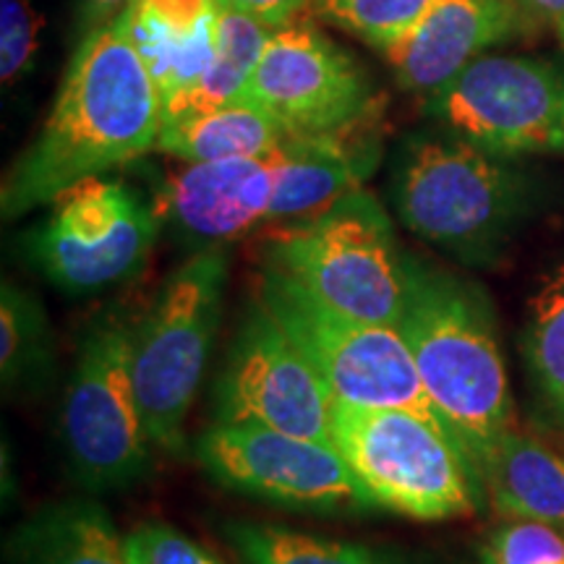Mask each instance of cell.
I'll list each match as a JSON object with an SVG mask.
<instances>
[{
  "label": "cell",
  "mask_w": 564,
  "mask_h": 564,
  "mask_svg": "<svg viewBox=\"0 0 564 564\" xmlns=\"http://www.w3.org/2000/svg\"><path fill=\"white\" fill-rule=\"evenodd\" d=\"M162 100L123 19L91 26L68 63L45 129L3 183V215L13 220L51 204L84 178L158 147Z\"/></svg>",
  "instance_id": "cell-1"
},
{
  "label": "cell",
  "mask_w": 564,
  "mask_h": 564,
  "mask_svg": "<svg viewBox=\"0 0 564 564\" xmlns=\"http://www.w3.org/2000/svg\"><path fill=\"white\" fill-rule=\"evenodd\" d=\"M398 333L413 352L423 390L444 426L478 468L512 419L505 358L484 295L408 257Z\"/></svg>",
  "instance_id": "cell-2"
},
{
  "label": "cell",
  "mask_w": 564,
  "mask_h": 564,
  "mask_svg": "<svg viewBox=\"0 0 564 564\" xmlns=\"http://www.w3.org/2000/svg\"><path fill=\"white\" fill-rule=\"evenodd\" d=\"M392 202L423 241L484 264L523 215L525 186L497 154L455 133H413L394 162Z\"/></svg>",
  "instance_id": "cell-3"
},
{
  "label": "cell",
  "mask_w": 564,
  "mask_h": 564,
  "mask_svg": "<svg viewBox=\"0 0 564 564\" xmlns=\"http://www.w3.org/2000/svg\"><path fill=\"white\" fill-rule=\"evenodd\" d=\"M267 264L352 319L398 327L403 316L408 257L384 207L364 188L274 232Z\"/></svg>",
  "instance_id": "cell-4"
},
{
  "label": "cell",
  "mask_w": 564,
  "mask_h": 564,
  "mask_svg": "<svg viewBox=\"0 0 564 564\" xmlns=\"http://www.w3.org/2000/svg\"><path fill=\"white\" fill-rule=\"evenodd\" d=\"M333 442L371 507L415 520L476 510L478 474L440 421L400 408H333Z\"/></svg>",
  "instance_id": "cell-5"
},
{
  "label": "cell",
  "mask_w": 564,
  "mask_h": 564,
  "mask_svg": "<svg viewBox=\"0 0 564 564\" xmlns=\"http://www.w3.org/2000/svg\"><path fill=\"white\" fill-rule=\"evenodd\" d=\"M228 257L204 249L183 262L131 329V371L154 447L181 453L186 415L220 327Z\"/></svg>",
  "instance_id": "cell-6"
},
{
  "label": "cell",
  "mask_w": 564,
  "mask_h": 564,
  "mask_svg": "<svg viewBox=\"0 0 564 564\" xmlns=\"http://www.w3.org/2000/svg\"><path fill=\"white\" fill-rule=\"evenodd\" d=\"M259 301L299 345L335 403L400 408L444 426L398 327L340 314L270 264L259 274Z\"/></svg>",
  "instance_id": "cell-7"
},
{
  "label": "cell",
  "mask_w": 564,
  "mask_h": 564,
  "mask_svg": "<svg viewBox=\"0 0 564 564\" xmlns=\"http://www.w3.org/2000/svg\"><path fill=\"white\" fill-rule=\"evenodd\" d=\"M74 476L91 491L123 489L150 468L152 436L131 371V327L105 316L84 337L61 411Z\"/></svg>",
  "instance_id": "cell-8"
},
{
  "label": "cell",
  "mask_w": 564,
  "mask_h": 564,
  "mask_svg": "<svg viewBox=\"0 0 564 564\" xmlns=\"http://www.w3.org/2000/svg\"><path fill=\"white\" fill-rule=\"evenodd\" d=\"M51 204L53 215L30 238V259L61 291H102L144 267L160 212L123 181L91 175Z\"/></svg>",
  "instance_id": "cell-9"
},
{
  "label": "cell",
  "mask_w": 564,
  "mask_h": 564,
  "mask_svg": "<svg viewBox=\"0 0 564 564\" xmlns=\"http://www.w3.org/2000/svg\"><path fill=\"white\" fill-rule=\"evenodd\" d=\"M429 116L497 158L564 150V87L531 58H476L429 95Z\"/></svg>",
  "instance_id": "cell-10"
},
{
  "label": "cell",
  "mask_w": 564,
  "mask_h": 564,
  "mask_svg": "<svg viewBox=\"0 0 564 564\" xmlns=\"http://www.w3.org/2000/svg\"><path fill=\"white\" fill-rule=\"evenodd\" d=\"M202 468L225 489L306 512L371 510L335 442L267 426L217 423L196 444Z\"/></svg>",
  "instance_id": "cell-11"
},
{
  "label": "cell",
  "mask_w": 564,
  "mask_h": 564,
  "mask_svg": "<svg viewBox=\"0 0 564 564\" xmlns=\"http://www.w3.org/2000/svg\"><path fill=\"white\" fill-rule=\"evenodd\" d=\"M333 394L299 345L262 301H253L217 379V423L333 442Z\"/></svg>",
  "instance_id": "cell-12"
},
{
  "label": "cell",
  "mask_w": 564,
  "mask_h": 564,
  "mask_svg": "<svg viewBox=\"0 0 564 564\" xmlns=\"http://www.w3.org/2000/svg\"><path fill=\"white\" fill-rule=\"evenodd\" d=\"M238 102L264 110L285 133H329L377 110L352 55L295 19L272 32Z\"/></svg>",
  "instance_id": "cell-13"
},
{
  "label": "cell",
  "mask_w": 564,
  "mask_h": 564,
  "mask_svg": "<svg viewBox=\"0 0 564 564\" xmlns=\"http://www.w3.org/2000/svg\"><path fill=\"white\" fill-rule=\"evenodd\" d=\"M270 220L303 223L358 192L379 160L373 112L329 133H285L272 152Z\"/></svg>",
  "instance_id": "cell-14"
},
{
  "label": "cell",
  "mask_w": 564,
  "mask_h": 564,
  "mask_svg": "<svg viewBox=\"0 0 564 564\" xmlns=\"http://www.w3.org/2000/svg\"><path fill=\"white\" fill-rule=\"evenodd\" d=\"M272 192V154L188 162L162 186L160 212L188 241L215 246L270 220Z\"/></svg>",
  "instance_id": "cell-15"
},
{
  "label": "cell",
  "mask_w": 564,
  "mask_h": 564,
  "mask_svg": "<svg viewBox=\"0 0 564 564\" xmlns=\"http://www.w3.org/2000/svg\"><path fill=\"white\" fill-rule=\"evenodd\" d=\"M518 24L510 0H434L419 24L382 53L408 91L434 95Z\"/></svg>",
  "instance_id": "cell-16"
},
{
  "label": "cell",
  "mask_w": 564,
  "mask_h": 564,
  "mask_svg": "<svg viewBox=\"0 0 564 564\" xmlns=\"http://www.w3.org/2000/svg\"><path fill=\"white\" fill-rule=\"evenodd\" d=\"M9 564H131L108 510L91 499L47 505L6 544Z\"/></svg>",
  "instance_id": "cell-17"
},
{
  "label": "cell",
  "mask_w": 564,
  "mask_h": 564,
  "mask_svg": "<svg viewBox=\"0 0 564 564\" xmlns=\"http://www.w3.org/2000/svg\"><path fill=\"white\" fill-rule=\"evenodd\" d=\"M476 470L507 518L564 528V457L541 442L507 429Z\"/></svg>",
  "instance_id": "cell-18"
},
{
  "label": "cell",
  "mask_w": 564,
  "mask_h": 564,
  "mask_svg": "<svg viewBox=\"0 0 564 564\" xmlns=\"http://www.w3.org/2000/svg\"><path fill=\"white\" fill-rule=\"evenodd\" d=\"M285 139V129L249 102L188 112L165 121L158 150L186 162H215L232 158H267Z\"/></svg>",
  "instance_id": "cell-19"
},
{
  "label": "cell",
  "mask_w": 564,
  "mask_h": 564,
  "mask_svg": "<svg viewBox=\"0 0 564 564\" xmlns=\"http://www.w3.org/2000/svg\"><path fill=\"white\" fill-rule=\"evenodd\" d=\"M272 32L274 30H270V26L230 6L228 0H217L215 61H212L199 87L194 89V95L173 116L162 118V123L188 116V112L223 108V105L241 100L246 84H249L253 68L262 58Z\"/></svg>",
  "instance_id": "cell-20"
},
{
  "label": "cell",
  "mask_w": 564,
  "mask_h": 564,
  "mask_svg": "<svg viewBox=\"0 0 564 564\" xmlns=\"http://www.w3.org/2000/svg\"><path fill=\"white\" fill-rule=\"evenodd\" d=\"M51 329L40 301L3 282L0 291V377L6 390L32 387L51 366Z\"/></svg>",
  "instance_id": "cell-21"
},
{
  "label": "cell",
  "mask_w": 564,
  "mask_h": 564,
  "mask_svg": "<svg viewBox=\"0 0 564 564\" xmlns=\"http://www.w3.org/2000/svg\"><path fill=\"white\" fill-rule=\"evenodd\" d=\"M228 539L249 564H387L358 544L280 525L232 523L228 525Z\"/></svg>",
  "instance_id": "cell-22"
},
{
  "label": "cell",
  "mask_w": 564,
  "mask_h": 564,
  "mask_svg": "<svg viewBox=\"0 0 564 564\" xmlns=\"http://www.w3.org/2000/svg\"><path fill=\"white\" fill-rule=\"evenodd\" d=\"M525 356L541 392L564 415V267L533 295Z\"/></svg>",
  "instance_id": "cell-23"
},
{
  "label": "cell",
  "mask_w": 564,
  "mask_h": 564,
  "mask_svg": "<svg viewBox=\"0 0 564 564\" xmlns=\"http://www.w3.org/2000/svg\"><path fill=\"white\" fill-rule=\"evenodd\" d=\"M434 0H314L319 17L387 51L426 17Z\"/></svg>",
  "instance_id": "cell-24"
},
{
  "label": "cell",
  "mask_w": 564,
  "mask_h": 564,
  "mask_svg": "<svg viewBox=\"0 0 564 564\" xmlns=\"http://www.w3.org/2000/svg\"><path fill=\"white\" fill-rule=\"evenodd\" d=\"M42 17L30 0H0V79L13 84L32 66Z\"/></svg>",
  "instance_id": "cell-25"
},
{
  "label": "cell",
  "mask_w": 564,
  "mask_h": 564,
  "mask_svg": "<svg viewBox=\"0 0 564 564\" xmlns=\"http://www.w3.org/2000/svg\"><path fill=\"white\" fill-rule=\"evenodd\" d=\"M126 541L131 564H225L215 554L165 523H144L133 528Z\"/></svg>",
  "instance_id": "cell-26"
},
{
  "label": "cell",
  "mask_w": 564,
  "mask_h": 564,
  "mask_svg": "<svg viewBox=\"0 0 564 564\" xmlns=\"http://www.w3.org/2000/svg\"><path fill=\"white\" fill-rule=\"evenodd\" d=\"M564 539L552 525L535 520H514L494 535L491 564H560Z\"/></svg>",
  "instance_id": "cell-27"
},
{
  "label": "cell",
  "mask_w": 564,
  "mask_h": 564,
  "mask_svg": "<svg viewBox=\"0 0 564 564\" xmlns=\"http://www.w3.org/2000/svg\"><path fill=\"white\" fill-rule=\"evenodd\" d=\"M137 3L158 19L175 37H188L217 9V0H137Z\"/></svg>",
  "instance_id": "cell-28"
},
{
  "label": "cell",
  "mask_w": 564,
  "mask_h": 564,
  "mask_svg": "<svg viewBox=\"0 0 564 564\" xmlns=\"http://www.w3.org/2000/svg\"><path fill=\"white\" fill-rule=\"evenodd\" d=\"M228 3L246 11L249 17L259 19L262 24L270 26V30H280V26H285L288 21L295 19V13H299L308 0H228Z\"/></svg>",
  "instance_id": "cell-29"
},
{
  "label": "cell",
  "mask_w": 564,
  "mask_h": 564,
  "mask_svg": "<svg viewBox=\"0 0 564 564\" xmlns=\"http://www.w3.org/2000/svg\"><path fill=\"white\" fill-rule=\"evenodd\" d=\"M518 21H528V24H544V21H554L560 24L564 19V0H510Z\"/></svg>",
  "instance_id": "cell-30"
},
{
  "label": "cell",
  "mask_w": 564,
  "mask_h": 564,
  "mask_svg": "<svg viewBox=\"0 0 564 564\" xmlns=\"http://www.w3.org/2000/svg\"><path fill=\"white\" fill-rule=\"evenodd\" d=\"M131 0H84V11H87L89 24L102 26L116 21L121 13L129 9Z\"/></svg>",
  "instance_id": "cell-31"
},
{
  "label": "cell",
  "mask_w": 564,
  "mask_h": 564,
  "mask_svg": "<svg viewBox=\"0 0 564 564\" xmlns=\"http://www.w3.org/2000/svg\"><path fill=\"white\" fill-rule=\"evenodd\" d=\"M556 30H560V37H562V45H564V19L556 24Z\"/></svg>",
  "instance_id": "cell-32"
},
{
  "label": "cell",
  "mask_w": 564,
  "mask_h": 564,
  "mask_svg": "<svg viewBox=\"0 0 564 564\" xmlns=\"http://www.w3.org/2000/svg\"><path fill=\"white\" fill-rule=\"evenodd\" d=\"M560 564H564V562H560Z\"/></svg>",
  "instance_id": "cell-33"
}]
</instances>
